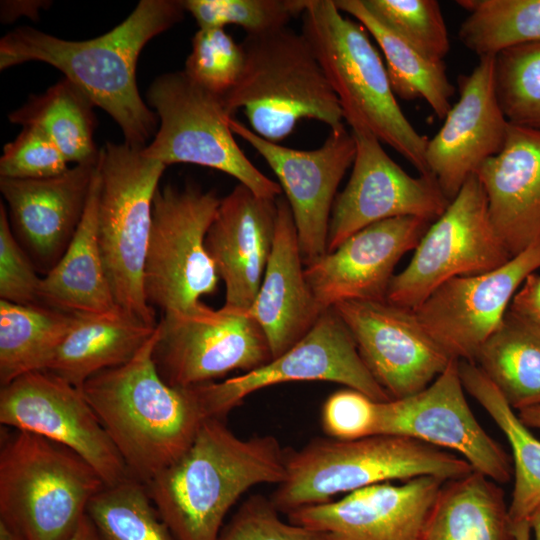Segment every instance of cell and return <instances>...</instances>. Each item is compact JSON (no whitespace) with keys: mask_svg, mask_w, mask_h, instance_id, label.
<instances>
[{"mask_svg":"<svg viewBox=\"0 0 540 540\" xmlns=\"http://www.w3.org/2000/svg\"><path fill=\"white\" fill-rule=\"evenodd\" d=\"M184 12L180 0H141L119 25L83 41L18 27L0 40V69L30 61L57 68L113 118L125 143L144 148L159 120L139 94L138 58L144 46L180 22Z\"/></svg>","mask_w":540,"mask_h":540,"instance_id":"obj_1","label":"cell"},{"mask_svg":"<svg viewBox=\"0 0 540 540\" xmlns=\"http://www.w3.org/2000/svg\"><path fill=\"white\" fill-rule=\"evenodd\" d=\"M285 474L286 450L276 437L244 439L225 419L209 418L188 449L144 485L174 540H217L244 493L278 485Z\"/></svg>","mask_w":540,"mask_h":540,"instance_id":"obj_2","label":"cell"},{"mask_svg":"<svg viewBox=\"0 0 540 540\" xmlns=\"http://www.w3.org/2000/svg\"><path fill=\"white\" fill-rule=\"evenodd\" d=\"M156 335L129 362L97 373L80 389L130 477L143 484L178 459L209 419L196 385L172 386L158 373Z\"/></svg>","mask_w":540,"mask_h":540,"instance_id":"obj_3","label":"cell"},{"mask_svg":"<svg viewBox=\"0 0 540 540\" xmlns=\"http://www.w3.org/2000/svg\"><path fill=\"white\" fill-rule=\"evenodd\" d=\"M302 20V33L351 130L368 131L410 162L419 175L432 176L426 163L429 139L401 110L385 63L366 29L343 16L334 0H308Z\"/></svg>","mask_w":540,"mask_h":540,"instance_id":"obj_4","label":"cell"},{"mask_svg":"<svg viewBox=\"0 0 540 540\" xmlns=\"http://www.w3.org/2000/svg\"><path fill=\"white\" fill-rule=\"evenodd\" d=\"M471 471L459 455L409 437L316 438L298 450H286L285 478L270 499L288 515L378 483L422 476L449 481Z\"/></svg>","mask_w":540,"mask_h":540,"instance_id":"obj_5","label":"cell"},{"mask_svg":"<svg viewBox=\"0 0 540 540\" xmlns=\"http://www.w3.org/2000/svg\"><path fill=\"white\" fill-rule=\"evenodd\" d=\"M245 63L235 87L223 98L228 113L242 109L251 130L279 143L299 120L313 119L330 128L343 124V113L304 34L288 27L246 35Z\"/></svg>","mask_w":540,"mask_h":540,"instance_id":"obj_6","label":"cell"},{"mask_svg":"<svg viewBox=\"0 0 540 540\" xmlns=\"http://www.w3.org/2000/svg\"><path fill=\"white\" fill-rule=\"evenodd\" d=\"M105 483L71 449L15 430L0 451V522L22 540H69Z\"/></svg>","mask_w":540,"mask_h":540,"instance_id":"obj_7","label":"cell"},{"mask_svg":"<svg viewBox=\"0 0 540 540\" xmlns=\"http://www.w3.org/2000/svg\"><path fill=\"white\" fill-rule=\"evenodd\" d=\"M143 148L105 142L98 159L97 236L107 279L118 307L156 326L145 297L143 274L154 195L166 166Z\"/></svg>","mask_w":540,"mask_h":540,"instance_id":"obj_8","label":"cell"},{"mask_svg":"<svg viewBox=\"0 0 540 540\" xmlns=\"http://www.w3.org/2000/svg\"><path fill=\"white\" fill-rule=\"evenodd\" d=\"M147 102L159 127L142 153L165 166L188 163L231 175L260 197L277 199L280 184L269 179L247 158L230 128L231 116L217 96L191 80L184 71L165 73L149 86Z\"/></svg>","mask_w":540,"mask_h":540,"instance_id":"obj_9","label":"cell"},{"mask_svg":"<svg viewBox=\"0 0 540 540\" xmlns=\"http://www.w3.org/2000/svg\"><path fill=\"white\" fill-rule=\"evenodd\" d=\"M220 201L215 191L192 184L158 187L143 285L148 304L163 314L193 312L216 292L219 276L205 239Z\"/></svg>","mask_w":540,"mask_h":540,"instance_id":"obj_10","label":"cell"},{"mask_svg":"<svg viewBox=\"0 0 540 540\" xmlns=\"http://www.w3.org/2000/svg\"><path fill=\"white\" fill-rule=\"evenodd\" d=\"M511 258L474 174L426 230L409 264L394 275L386 300L413 310L448 280L491 271Z\"/></svg>","mask_w":540,"mask_h":540,"instance_id":"obj_11","label":"cell"},{"mask_svg":"<svg viewBox=\"0 0 540 540\" xmlns=\"http://www.w3.org/2000/svg\"><path fill=\"white\" fill-rule=\"evenodd\" d=\"M153 360L160 376L178 387L255 370L272 360L264 332L248 312L204 304L193 312L164 313L156 326Z\"/></svg>","mask_w":540,"mask_h":540,"instance_id":"obj_12","label":"cell"},{"mask_svg":"<svg viewBox=\"0 0 540 540\" xmlns=\"http://www.w3.org/2000/svg\"><path fill=\"white\" fill-rule=\"evenodd\" d=\"M296 381L335 382L377 402L391 400L366 367L353 336L333 308L325 310L300 341L267 364L197 387L208 417L225 419L250 394Z\"/></svg>","mask_w":540,"mask_h":540,"instance_id":"obj_13","label":"cell"},{"mask_svg":"<svg viewBox=\"0 0 540 540\" xmlns=\"http://www.w3.org/2000/svg\"><path fill=\"white\" fill-rule=\"evenodd\" d=\"M459 360L425 389L401 399L378 402L375 435L419 440L464 458L473 470L498 484L513 473L511 459L479 424L464 394Z\"/></svg>","mask_w":540,"mask_h":540,"instance_id":"obj_14","label":"cell"},{"mask_svg":"<svg viewBox=\"0 0 540 540\" xmlns=\"http://www.w3.org/2000/svg\"><path fill=\"white\" fill-rule=\"evenodd\" d=\"M0 422L71 449L106 486L131 478L82 391L48 371L26 373L1 387Z\"/></svg>","mask_w":540,"mask_h":540,"instance_id":"obj_15","label":"cell"},{"mask_svg":"<svg viewBox=\"0 0 540 540\" xmlns=\"http://www.w3.org/2000/svg\"><path fill=\"white\" fill-rule=\"evenodd\" d=\"M234 135L249 143L279 180L291 209L305 266L327 253V237L338 186L353 164L356 145L344 124L330 128L317 149L299 150L268 141L232 117Z\"/></svg>","mask_w":540,"mask_h":540,"instance_id":"obj_16","label":"cell"},{"mask_svg":"<svg viewBox=\"0 0 540 540\" xmlns=\"http://www.w3.org/2000/svg\"><path fill=\"white\" fill-rule=\"evenodd\" d=\"M356 153L352 172L337 194L329 221L327 252L359 230L397 217L437 220L450 201L433 176L405 172L365 130H351Z\"/></svg>","mask_w":540,"mask_h":540,"instance_id":"obj_17","label":"cell"},{"mask_svg":"<svg viewBox=\"0 0 540 540\" xmlns=\"http://www.w3.org/2000/svg\"><path fill=\"white\" fill-rule=\"evenodd\" d=\"M332 308L349 329L366 367L391 399L425 389L454 359L412 309L387 300L343 301Z\"/></svg>","mask_w":540,"mask_h":540,"instance_id":"obj_18","label":"cell"},{"mask_svg":"<svg viewBox=\"0 0 540 540\" xmlns=\"http://www.w3.org/2000/svg\"><path fill=\"white\" fill-rule=\"evenodd\" d=\"M540 268V240L491 271L455 277L413 312L451 358L474 362L524 280Z\"/></svg>","mask_w":540,"mask_h":540,"instance_id":"obj_19","label":"cell"},{"mask_svg":"<svg viewBox=\"0 0 540 540\" xmlns=\"http://www.w3.org/2000/svg\"><path fill=\"white\" fill-rule=\"evenodd\" d=\"M445 482L422 476L402 484L378 483L336 501L297 509L287 517L293 524L320 533L324 540H422Z\"/></svg>","mask_w":540,"mask_h":540,"instance_id":"obj_20","label":"cell"},{"mask_svg":"<svg viewBox=\"0 0 540 540\" xmlns=\"http://www.w3.org/2000/svg\"><path fill=\"white\" fill-rule=\"evenodd\" d=\"M429 224L417 217L373 223L307 265L305 277L320 308L350 300H386L396 265L416 248Z\"/></svg>","mask_w":540,"mask_h":540,"instance_id":"obj_21","label":"cell"},{"mask_svg":"<svg viewBox=\"0 0 540 540\" xmlns=\"http://www.w3.org/2000/svg\"><path fill=\"white\" fill-rule=\"evenodd\" d=\"M509 122L494 84V56L479 58L459 82V99L426 148V163L445 197L452 201L467 179L503 148Z\"/></svg>","mask_w":540,"mask_h":540,"instance_id":"obj_22","label":"cell"},{"mask_svg":"<svg viewBox=\"0 0 540 540\" xmlns=\"http://www.w3.org/2000/svg\"><path fill=\"white\" fill-rule=\"evenodd\" d=\"M276 221V199L260 197L240 183L221 199L205 245L225 285L224 307L251 308L272 251Z\"/></svg>","mask_w":540,"mask_h":540,"instance_id":"obj_23","label":"cell"},{"mask_svg":"<svg viewBox=\"0 0 540 540\" xmlns=\"http://www.w3.org/2000/svg\"><path fill=\"white\" fill-rule=\"evenodd\" d=\"M97 165L98 161L75 165L43 179L0 178L14 235L48 271L64 254L81 222Z\"/></svg>","mask_w":540,"mask_h":540,"instance_id":"obj_24","label":"cell"},{"mask_svg":"<svg viewBox=\"0 0 540 540\" xmlns=\"http://www.w3.org/2000/svg\"><path fill=\"white\" fill-rule=\"evenodd\" d=\"M511 257L540 240V131L509 123L502 150L476 172Z\"/></svg>","mask_w":540,"mask_h":540,"instance_id":"obj_25","label":"cell"},{"mask_svg":"<svg viewBox=\"0 0 540 540\" xmlns=\"http://www.w3.org/2000/svg\"><path fill=\"white\" fill-rule=\"evenodd\" d=\"M272 251L258 294L248 310L268 341L272 359L300 341L324 312L305 277L298 235L286 198L276 199Z\"/></svg>","mask_w":540,"mask_h":540,"instance_id":"obj_26","label":"cell"},{"mask_svg":"<svg viewBox=\"0 0 540 540\" xmlns=\"http://www.w3.org/2000/svg\"><path fill=\"white\" fill-rule=\"evenodd\" d=\"M98 165L81 222L59 261L41 278L40 304L70 314L120 309L112 294L97 236Z\"/></svg>","mask_w":540,"mask_h":540,"instance_id":"obj_27","label":"cell"},{"mask_svg":"<svg viewBox=\"0 0 540 540\" xmlns=\"http://www.w3.org/2000/svg\"><path fill=\"white\" fill-rule=\"evenodd\" d=\"M156 326L121 309L74 314L70 330L44 371L81 389L97 373L133 359L153 336Z\"/></svg>","mask_w":540,"mask_h":540,"instance_id":"obj_28","label":"cell"},{"mask_svg":"<svg viewBox=\"0 0 540 540\" xmlns=\"http://www.w3.org/2000/svg\"><path fill=\"white\" fill-rule=\"evenodd\" d=\"M422 540H515L503 490L475 470L446 481Z\"/></svg>","mask_w":540,"mask_h":540,"instance_id":"obj_29","label":"cell"},{"mask_svg":"<svg viewBox=\"0 0 540 540\" xmlns=\"http://www.w3.org/2000/svg\"><path fill=\"white\" fill-rule=\"evenodd\" d=\"M474 363L514 411L540 404V325L508 309Z\"/></svg>","mask_w":540,"mask_h":540,"instance_id":"obj_30","label":"cell"},{"mask_svg":"<svg viewBox=\"0 0 540 540\" xmlns=\"http://www.w3.org/2000/svg\"><path fill=\"white\" fill-rule=\"evenodd\" d=\"M341 12L351 15L379 45L396 97L421 98L433 112L444 119L451 109L454 87L444 62L433 61L378 20L362 0H334Z\"/></svg>","mask_w":540,"mask_h":540,"instance_id":"obj_31","label":"cell"},{"mask_svg":"<svg viewBox=\"0 0 540 540\" xmlns=\"http://www.w3.org/2000/svg\"><path fill=\"white\" fill-rule=\"evenodd\" d=\"M459 373L465 391L489 414L511 447L514 488L509 516L513 524L527 520L540 505V440L475 363L459 360Z\"/></svg>","mask_w":540,"mask_h":540,"instance_id":"obj_32","label":"cell"},{"mask_svg":"<svg viewBox=\"0 0 540 540\" xmlns=\"http://www.w3.org/2000/svg\"><path fill=\"white\" fill-rule=\"evenodd\" d=\"M90 98L64 78L9 114V121L41 130L59 148L69 163H96L99 151L94 141L96 126Z\"/></svg>","mask_w":540,"mask_h":540,"instance_id":"obj_33","label":"cell"},{"mask_svg":"<svg viewBox=\"0 0 540 540\" xmlns=\"http://www.w3.org/2000/svg\"><path fill=\"white\" fill-rule=\"evenodd\" d=\"M74 314L43 304L0 300V382L44 371L70 330Z\"/></svg>","mask_w":540,"mask_h":540,"instance_id":"obj_34","label":"cell"},{"mask_svg":"<svg viewBox=\"0 0 540 540\" xmlns=\"http://www.w3.org/2000/svg\"><path fill=\"white\" fill-rule=\"evenodd\" d=\"M468 15L458 37L480 57L528 43H540V0H459Z\"/></svg>","mask_w":540,"mask_h":540,"instance_id":"obj_35","label":"cell"},{"mask_svg":"<svg viewBox=\"0 0 540 540\" xmlns=\"http://www.w3.org/2000/svg\"><path fill=\"white\" fill-rule=\"evenodd\" d=\"M87 514L102 540H174L146 486L132 478L105 486L91 499Z\"/></svg>","mask_w":540,"mask_h":540,"instance_id":"obj_36","label":"cell"},{"mask_svg":"<svg viewBox=\"0 0 540 540\" xmlns=\"http://www.w3.org/2000/svg\"><path fill=\"white\" fill-rule=\"evenodd\" d=\"M494 84L507 121L540 131V43L521 44L497 53Z\"/></svg>","mask_w":540,"mask_h":540,"instance_id":"obj_37","label":"cell"},{"mask_svg":"<svg viewBox=\"0 0 540 540\" xmlns=\"http://www.w3.org/2000/svg\"><path fill=\"white\" fill-rule=\"evenodd\" d=\"M384 25L427 58L443 62L450 50L448 30L435 0H362Z\"/></svg>","mask_w":540,"mask_h":540,"instance_id":"obj_38","label":"cell"},{"mask_svg":"<svg viewBox=\"0 0 540 540\" xmlns=\"http://www.w3.org/2000/svg\"><path fill=\"white\" fill-rule=\"evenodd\" d=\"M185 11L199 28H224L234 24L247 35H258L287 27L302 16L308 0H182Z\"/></svg>","mask_w":540,"mask_h":540,"instance_id":"obj_39","label":"cell"},{"mask_svg":"<svg viewBox=\"0 0 540 540\" xmlns=\"http://www.w3.org/2000/svg\"><path fill=\"white\" fill-rule=\"evenodd\" d=\"M245 54L224 28H199L187 57V76L205 90L224 97L239 81Z\"/></svg>","mask_w":540,"mask_h":540,"instance_id":"obj_40","label":"cell"},{"mask_svg":"<svg viewBox=\"0 0 540 540\" xmlns=\"http://www.w3.org/2000/svg\"><path fill=\"white\" fill-rule=\"evenodd\" d=\"M270 498L249 496L223 526L217 540H324L306 527L284 521Z\"/></svg>","mask_w":540,"mask_h":540,"instance_id":"obj_41","label":"cell"},{"mask_svg":"<svg viewBox=\"0 0 540 540\" xmlns=\"http://www.w3.org/2000/svg\"><path fill=\"white\" fill-rule=\"evenodd\" d=\"M69 162L55 143L35 127H22L17 137L5 144L0 158V176L43 179L69 169Z\"/></svg>","mask_w":540,"mask_h":540,"instance_id":"obj_42","label":"cell"},{"mask_svg":"<svg viewBox=\"0 0 540 540\" xmlns=\"http://www.w3.org/2000/svg\"><path fill=\"white\" fill-rule=\"evenodd\" d=\"M38 277L27 252L14 235L0 204V297L16 304H40Z\"/></svg>","mask_w":540,"mask_h":540,"instance_id":"obj_43","label":"cell"},{"mask_svg":"<svg viewBox=\"0 0 540 540\" xmlns=\"http://www.w3.org/2000/svg\"><path fill=\"white\" fill-rule=\"evenodd\" d=\"M378 402L355 389L332 393L322 408V427L337 440H355L375 435Z\"/></svg>","mask_w":540,"mask_h":540,"instance_id":"obj_44","label":"cell"},{"mask_svg":"<svg viewBox=\"0 0 540 540\" xmlns=\"http://www.w3.org/2000/svg\"><path fill=\"white\" fill-rule=\"evenodd\" d=\"M509 309L540 325V275L530 274L514 295Z\"/></svg>","mask_w":540,"mask_h":540,"instance_id":"obj_45","label":"cell"},{"mask_svg":"<svg viewBox=\"0 0 540 540\" xmlns=\"http://www.w3.org/2000/svg\"><path fill=\"white\" fill-rule=\"evenodd\" d=\"M1 19L3 22L13 21L14 17L26 15L32 18L38 15L40 8H43L45 1H2Z\"/></svg>","mask_w":540,"mask_h":540,"instance_id":"obj_46","label":"cell"},{"mask_svg":"<svg viewBox=\"0 0 540 540\" xmlns=\"http://www.w3.org/2000/svg\"><path fill=\"white\" fill-rule=\"evenodd\" d=\"M69 540H102L95 524L88 514L79 523V526Z\"/></svg>","mask_w":540,"mask_h":540,"instance_id":"obj_47","label":"cell"},{"mask_svg":"<svg viewBox=\"0 0 540 540\" xmlns=\"http://www.w3.org/2000/svg\"><path fill=\"white\" fill-rule=\"evenodd\" d=\"M517 415L528 428L540 430V404L524 408L518 411Z\"/></svg>","mask_w":540,"mask_h":540,"instance_id":"obj_48","label":"cell"},{"mask_svg":"<svg viewBox=\"0 0 540 540\" xmlns=\"http://www.w3.org/2000/svg\"><path fill=\"white\" fill-rule=\"evenodd\" d=\"M515 540H531V530L527 520L513 524Z\"/></svg>","mask_w":540,"mask_h":540,"instance_id":"obj_49","label":"cell"},{"mask_svg":"<svg viewBox=\"0 0 540 540\" xmlns=\"http://www.w3.org/2000/svg\"><path fill=\"white\" fill-rule=\"evenodd\" d=\"M531 535H533V539L531 540H540V505L531 513V515L527 519Z\"/></svg>","mask_w":540,"mask_h":540,"instance_id":"obj_50","label":"cell"},{"mask_svg":"<svg viewBox=\"0 0 540 540\" xmlns=\"http://www.w3.org/2000/svg\"><path fill=\"white\" fill-rule=\"evenodd\" d=\"M0 540H22L16 533L0 522Z\"/></svg>","mask_w":540,"mask_h":540,"instance_id":"obj_51","label":"cell"}]
</instances>
